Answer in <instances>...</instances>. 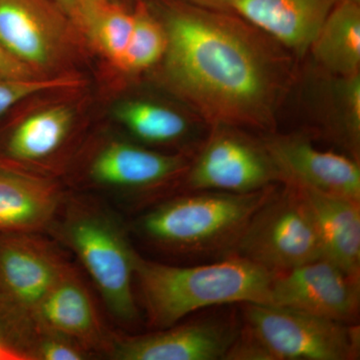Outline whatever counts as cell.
Here are the masks:
<instances>
[{
    "label": "cell",
    "instance_id": "d4e9b609",
    "mask_svg": "<svg viewBox=\"0 0 360 360\" xmlns=\"http://www.w3.org/2000/svg\"><path fill=\"white\" fill-rule=\"evenodd\" d=\"M39 77L37 71L13 58L0 45V78L32 79Z\"/></svg>",
    "mask_w": 360,
    "mask_h": 360
},
{
    "label": "cell",
    "instance_id": "603a6c76",
    "mask_svg": "<svg viewBox=\"0 0 360 360\" xmlns=\"http://www.w3.org/2000/svg\"><path fill=\"white\" fill-rule=\"evenodd\" d=\"M79 84L70 77H35L32 79H7L0 78V117L23 99L47 91V90L68 89Z\"/></svg>",
    "mask_w": 360,
    "mask_h": 360
},
{
    "label": "cell",
    "instance_id": "83f0119b",
    "mask_svg": "<svg viewBox=\"0 0 360 360\" xmlns=\"http://www.w3.org/2000/svg\"><path fill=\"white\" fill-rule=\"evenodd\" d=\"M27 355L11 347L0 333V360H25Z\"/></svg>",
    "mask_w": 360,
    "mask_h": 360
},
{
    "label": "cell",
    "instance_id": "484cf974",
    "mask_svg": "<svg viewBox=\"0 0 360 360\" xmlns=\"http://www.w3.org/2000/svg\"><path fill=\"white\" fill-rule=\"evenodd\" d=\"M63 11L68 20L75 25H80L85 16L101 0H52Z\"/></svg>",
    "mask_w": 360,
    "mask_h": 360
},
{
    "label": "cell",
    "instance_id": "8992f818",
    "mask_svg": "<svg viewBox=\"0 0 360 360\" xmlns=\"http://www.w3.org/2000/svg\"><path fill=\"white\" fill-rule=\"evenodd\" d=\"M63 236L111 314L122 321H134L137 309L132 284L137 253L122 229L99 213L78 212L65 222Z\"/></svg>",
    "mask_w": 360,
    "mask_h": 360
},
{
    "label": "cell",
    "instance_id": "2e32d148",
    "mask_svg": "<svg viewBox=\"0 0 360 360\" xmlns=\"http://www.w3.org/2000/svg\"><path fill=\"white\" fill-rule=\"evenodd\" d=\"M58 206V191L49 182L0 168V233L41 229Z\"/></svg>",
    "mask_w": 360,
    "mask_h": 360
},
{
    "label": "cell",
    "instance_id": "9c48e42d",
    "mask_svg": "<svg viewBox=\"0 0 360 360\" xmlns=\"http://www.w3.org/2000/svg\"><path fill=\"white\" fill-rule=\"evenodd\" d=\"M264 148L284 184L360 201V168L354 160L317 149L300 137L274 136Z\"/></svg>",
    "mask_w": 360,
    "mask_h": 360
},
{
    "label": "cell",
    "instance_id": "3957f363",
    "mask_svg": "<svg viewBox=\"0 0 360 360\" xmlns=\"http://www.w3.org/2000/svg\"><path fill=\"white\" fill-rule=\"evenodd\" d=\"M176 198L141 220L148 238L180 250H208L236 245L248 220L274 193V187L250 193L202 191Z\"/></svg>",
    "mask_w": 360,
    "mask_h": 360
},
{
    "label": "cell",
    "instance_id": "30bf717a",
    "mask_svg": "<svg viewBox=\"0 0 360 360\" xmlns=\"http://www.w3.org/2000/svg\"><path fill=\"white\" fill-rule=\"evenodd\" d=\"M66 16L52 0H0V45L33 70L66 49Z\"/></svg>",
    "mask_w": 360,
    "mask_h": 360
},
{
    "label": "cell",
    "instance_id": "44dd1931",
    "mask_svg": "<svg viewBox=\"0 0 360 360\" xmlns=\"http://www.w3.org/2000/svg\"><path fill=\"white\" fill-rule=\"evenodd\" d=\"M167 37L165 26L148 4L139 1L134 11V26L117 68L139 72L155 65L165 56Z\"/></svg>",
    "mask_w": 360,
    "mask_h": 360
},
{
    "label": "cell",
    "instance_id": "7c38bea8",
    "mask_svg": "<svg viewBox=\"0 0 360 360\" xmlns=\"http://www.w3.org/2000/svg\"><path fill=\"white\" fill-rule=\"evenodd\" d=\"M153 335L123 338L116 343L120 360L224 359L238 333L226 324L201 321L172 326Z\"/></svg>",
    "mask_w": 360,
    "mask_h": 360
},
{
    "label": "cell",
    "instance_id": "52a82bcc",
    "mask_svg": "<svg viewBox=\"0 0 360 360\" xmlns=\"http://www.w3.org/2000/svg\"><path fill=\"white\" fill-rule=\"evenodd\" d=\"M359 300L360 276L323 257L274 274L270 283L269 304L347 323L356 319Z\"/></svg>",
    "mask_w": 360,
    "mask_h": 360
},
{
    "label": "cell",
    "instance_id": "5b68a950",
    "mask_svg": "<svg viewBox=\"0 0 360 360\" xmlns=\"http://www.w3.org/2000/svg\"><path fill=\"white\" fill-rule=\"evenodd\" d=\"M236 255L272 274L319 259L322 250L309 207L295 187L272 193L248 220L236 243Z\"/></svg>",
    "mask_w": 360,
    "mask_h": 360
},
{
    "label": "cell",
    "instance_id": "ffe728a7",
    "mask_svg": "<svg viewBox=\"0 0 360 360\" xmlns=\"http://www.w3.org/2000/svg\"><path fill=\"white\" fill-rule=\"evenodd\" d=\"M134 26V13L113 0H101L78 27L117 68Z\"/></svg>",
    "mask_w": 360,
    "mask_h": 360
},
{
    "label": "cell",
    "instance_id": "277c9868",
    "mask_svg": "<svg viewBox=\"0 0 360 360\" xmlns=\"http://www.w3.org/2000/svg\"><path fill=\"white\" fill-rule=\"evenodd\" d=\"M241 335L264 360L359 359V326L269 303H245Z\"/></svg>",
    "mask_w": 360,
    "mask_h": 360
},
{
    "label": "cell",
    "instance_id": "8fae6325",
    "mask_svg": "<svg viewBox=\"0 0 360 360\" xmlns=\"http://www.w3.org/2000/svg\"><path fill=\"white\" fill-rule=\"evenodd\" d=\"M66 269L30 233H0V307L32 314Z\"/></svg>",
    "mask_w": 360,
    "mask_h": 360
},
{
    "label": "cell",
    "instance_id": "7402d4cb",
    "mask_svg": "<svg viewBox=\"0 0 360 360\" xmlns=\"http://www.w3.org/2000/svg\"><path fill=\"white\" fill-rule=\"evenodd\" d=\"M117 116L136 136L151 143L176 141L187 131L184 116L155 103L130 101L120 106Z\"/></svg>",
    "mask_w": 360,
    "mask_h": 360
},
{
    "label": "cell",
    "instance_id": "4316f807",
    "mask_svg": "<svg viewBox=\"0 0 360 360\" xmlns=\"http://www.w3.org/2000/svg\"><path fill=\"white\" fill-rule=\"evenodd\" d=\"M184 1L195 4V6L205 7V8L234 13V6H236L238 0H184Z\"/></svg>",
    "mask_w": 360,
    "mask_h": 360
},
{
    "label": "cell",
    "instance_id": "6da1fadb",
    "mask_svg": "<svg viewBox=\"0 0 360 360\" xmlns=\"http://www.w3.org/2000/svg\"><path fill=\"white\" fill-rule=\"evenodd\" d=\"M167 82L208 122L267 127L288 79L285 56L236 13L167 0Z\"/></svg>",
    "mask_w": 360,
    "mask_h": 360
},
{
    "label": "cell",
    "instance_id": "7a4b0ae2",
    "mask_svg": "<svg viewBox=\"0 0 360 360\" xmlns=\"http://www.w3.org/2000/svg\"><path fill=\"white\" fill-rule=\"evenodd\" d=\"M272 276V272L238 255L187 267L158 264L139 255L135 258L134 278L151 323L161 329L213 305L269 303Z\"/></svg>",
    "mask_w": 360,
    "mask_h": 360
},
{
    "label": "cell",
    "instance_id": "9a60e30c",
    "mask_svg": "<svg viewBox=\"0 0 360 360\" xmlns=\"http://www.w3.org/2000/svg\"><path fill=\"white\" fill-rule=\"evenodd\" d=\"M32 314L49 333L86 343H96L101 338V326L94 302L70 269L59 277Z\"/></svg>",
    "mask_w": 360,
    "mask_h": 360
},
{
    "label": "cell",
    "instance_id": "cb8c5ba5",
    "mask_svg": "<svg viewBox=\"0 0 360 360\" xmlns=\"http://www.w3.org/2000/svg\"><path fill=\"white\" fill-rule=\"evenodd\" d=\"M39 343L37 355L42 360H82L84 352L66 336L51 333Z\"/></svg>",
    "mask_w": 360,
    "mask_h": 360
},
{
    "label": "cell",
    "instance_id": "ac0fdd59",
    "mask_svg": "<svg viewBox=\"0 0 360 360\" xmlns=\"http://www.w3.org/2000/svg\"><path fill=\"white\" fill-rule=\"evenodd\" d=\"M309 49L315 60L333 75L347 78L359 73V0H340L328 14Z\"/></svg>",
    "mask_w": 360,
    "mask_h": 360
},
{
    "label": "cell",
    "instance_id": "e0dca14e",
    "mask_svg": "<svg viewBox=\"0 0 360 360\" xmlns=\"http://www.w3.org/2000/svg\"><path fill=\"white\" fill-rule=\"evenodd\" d=\"M184 167L179 156L162 155L124 142H115L99 153L91 175L99 184L120 187L155 186Z\"/></svg>",
    "mask_w": 360,
    "mask_h": 360
},
{
    "label": "cell",
    "instance_id": "4fadbf2b",
    "mask_svg": "<svg viewBox=\"0 0 360 360\" xmlns=\"http://www.w3.org/2000/svg\"><path fill=\"white\" fill-rule=\"evenodd\" d=\"M340 0H238L234 13L291 51L302 54L311 46Z\"/></svg>",
    "mask_w": 360,
    "mask_h": 360
},
{
    "label": "cell",
    "instance_id": "d6986e66",
    "mask_svg": "<svg viewBox=\"0 0 360 360\" xmlns=\"http://www.w3.org/2000/svg\"><path fill=\"white\" fill-rule=\"evenodd\" d=\"M71 122L72 113L66 108L35 113L13 130L7 143V153L18 160L46 158L63 143Z\"/></svg>",
    "mask_w": 360,
    "mask_h": 360
},
{
    "label": "cell",
    "instance_id": "ba28073f",
    "mask_svg": "<svg viewBox=\"0 0 360 360\" xmlns=\"http://www.w3.org/2000/svg\"><path fill=\"white\" fill-rule=\"evenodd\" d=\"M281 181L264 146L229 131L213 135L189 174L198 191L250 193Z\"/></svg>",
    "mask_w": 360,
    "mask_h": 360
},
{
    "label": "cell",
    "instance_id": "5bb4252c",
    "mask_svg": "<svg viewBox=\"0 0 360 360\" xmlns=\"http://www.w3.org/2000/svg\"><path fill=\"white\" fill-rule=\"evenodd\" d=\"M295 188L314 219L322 257L360 276V201Z\"/></svg>",
    "mask_w": 360,
    "mask_h": 360
}]
</instances>
